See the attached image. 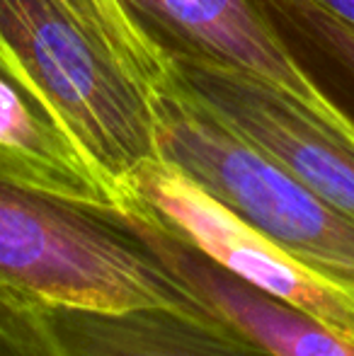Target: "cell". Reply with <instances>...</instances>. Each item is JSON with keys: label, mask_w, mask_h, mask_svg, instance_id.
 I'll list each match as a JSON object with an SVG mask.
<instances>
[{"label": "cell", "mask_w": 354, "mask_h": 356, "mask_svg": "<svg viewBox=\"0 0 354 356\" xmlns=\"http://www.w3.org/2000/svg\"><path fill=\"white\" fill-rule=\"evenodd\" d=\"M0 61L49 104L122 209L158 158L161 49L119 0H0Z\"/></svg>", "instance_id": "1"}, {"label": "cell", "mask_w": 354, "mask_h": 356, "mask_svg": "<svg viewBox=\"0 0 354 356\" xmlns=\"http://www.w3.org/2000/svg\"><path fill=\"white\" fill-rule=\"evenodd\" d=\"M0 356H68L39 298L0 277Z\"/></svg>", "instance_id": "11"}, {"label": "cell", "mask_w": 354, "mask_h": 356, "mask_svg": "<svg viewBox=\"0 0 354 356\" xmlns=\"http://www.w3.org/2000/svg\"><path fill=\"white\" fill-rule=\"evenodd\" d=\"M293 66L354 129V27L316 0H252Z\"/></svg>", "instance_id": "10"}, {"label": "cell", "mask_w": 354, "mask_h": 356, "mask_svg": "<svg viewBox=\"0 0 354 356\" xmlns=\"http://www.w3.org/2000/svg\"><path fill=\"white\" fill-rule=\"evenodd\" d=\"M170 83L354 220V138L255 75L199 58H168Z\"/></svg>", "instance_id": "5"}, {"label": "cell", "mask_w": 354, "mask_h": 356, "mask_svg": "<svg viewBox=\"0 0 354 356\" xmlns=\"http://www.w3.org/2000/svg\"><path fill=\"white\" fill-rule=\"evenodd\" d=\"M44 308L68 356H274L223 318H197L163 305Z\"/></svg>", "instance_id": "8"}, {"label": "cell", "mask_w": 354, "mask_h": 356, "mask_svg": "<svg viewBox=\"0 0 354 356\" xmlns=\"http://www.w3.org/2000/svg\"><path fill=\"white\" fill-rule=\"evenodd\" d=\"M156 145L158 158L293 259L354 296V220L184 97L170 75L156 99Z\"/></svg>", "instance_id": "3"}, {"label": "cell", "mask_w": 354, "mask_h": 356, "mask_svg": "<svg viewBox=\"0 0 354 356\" xmlns=\"http://www.w3.org/2000/svg\"><path fill=\"white\" fill-rule=\"evenodd\" d=\"M0 177L78 202L117 197L49 104L0 61Z\"/></svg>", "instance_id": "9"}, {"label": "cell", "mask_w": 354, "mask_h": 356, "mask_svg": "<svg viewBox=\"0 0 354 356\" xmlns=\"http://www.w3.org/2000/svg\"><path fill=\"white\" fill-rule=\"evenodd\" d=\"M0 277L49 305L97 310L163 305L221 320L146 243L127 211L5 177H0Z\"/></svg>", "instance_id": "2"}, {"label": "cell", "mask_w": 354, "mask_h": 356, "mask_svg": "<svg viewBox=\"0 0 354 356\" xmlns=\"http://www.w3.org/2000/svg\"><path fill=\"white\" fill-rule=\"evenodd\" d=\"M316 3L354 27V0H316Z\"/></svg>", "instance_id": "12"}, {"label": "cell", "mask_w": 354, "mask_h": 356, "mask_svg": "<svg viewBox=\"0 0 354 356\" xmlns=\"http://www.w3.org/2000/svg\"><path fill=\"white\" fill-rule=\"evenodd\" d=\"M129 204L151 211L236 279L354 339V296L350 291L293 259L175 165L163 158L143 165L129 184V197L122 209Z\"/></svg>", "instance_id": "4"}, {"label": "cell", "mask_w": 354, "mask_h": 356, "mask_svg": "<svg viewBox=\"0 0 354 356\" xmlns=\"http://www.w3.org/2000/svg\"><path fill=\"white\" fill-rule=\"evenodd\" d=\"M119 5L166 58H199L246 71L354 138V129L293 66L252 0H119Z\"/></svg>", "instance_id": "6"}, {"label": "cell", "mask_w": 354, "mask_h": 356, "mask_svg": "<svg viewBox=\"0 0 354 356\" xmlns=\"http://www.w3.org/2000/svg\"><path fill=\"white\" fill-rule=\"evenodd\" d=\"M146 243L221 318L250 334L274 356H354V339L335 332L313 315L241 282L138 204L122 209Z\"/></svg>", "instance_id": "7"}]
</instances>
